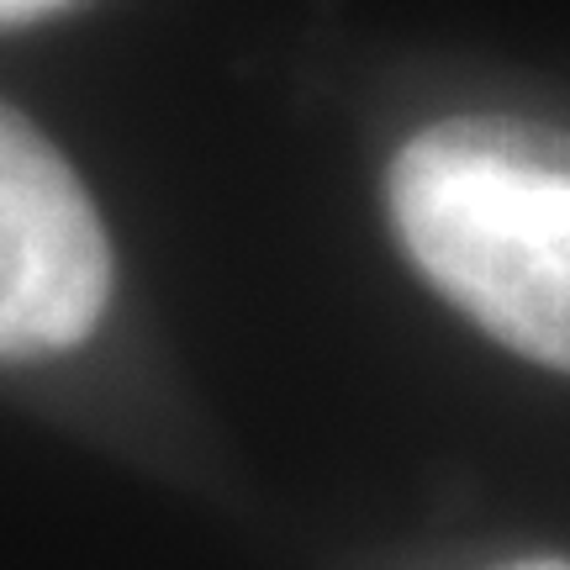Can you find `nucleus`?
Instances as JSON below:
<instances>
[{
    "label": "nucleus",
    "instance_id": "f257e3e1",
    "mask_svg": "<svg viewBox=\"0 0 570 570\" xmlns=\"http://www.w3.org/2000/svg\"><path fill=\"white\" fill-rule=\"evenodd\" d=\"M386 202L444 302L570 375V132L518 117L433 122L396 154Z\"/></svg>",
    "mask_w": 570,
    "mask_h": 570
},
{
    "label": "nucleus",
    "instance_id": "f03ea898",
    "mask_svg": "<svg viewBox=\"0 0 570 570\" xmlns=\"http://www.w3.org/2000/svg\"><path fill=\"white\" fill-rule=\"evenodd\" d=\"M111 296L101 217L63 154L0 106V360L80 344Z\"/></svg>",
    "mask_w": 570,
    "mask_h": 570
},
{
    "label": "nucleus",
    "instance_id": "7ed1b4c3",
    "mask_svg": "<svg viewBox=\"0 0 570 570\" xmlns=\"http://www.w3.org/2000/svg\"><path fill=\"white\" fill-rule=\"evenodd\" d=\"M69 0H0V27H17V21H38L48 11H59Z\"/></svg>",
    "mask_w": 570,
    "mask_h": 570
},
{
    "label": "nucleus",
    "instance_id": "20e7f679",
    "mask_svg": "<svg viewBox=\"0 0 570 570\" xmlns=\"http://www.w3.org/2000/svg\"><path fill=\"white\" fill-rule=\"evenodd\" d=\"M512 570H570V560H523V566Z\"/></svg>",
    "mask_w": 570,
    "mask_h": 570
}]
</instances>
